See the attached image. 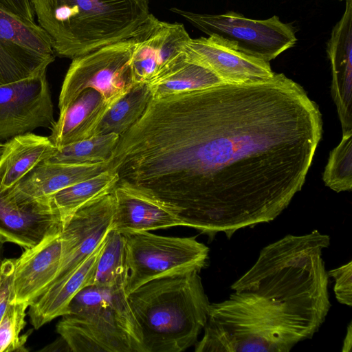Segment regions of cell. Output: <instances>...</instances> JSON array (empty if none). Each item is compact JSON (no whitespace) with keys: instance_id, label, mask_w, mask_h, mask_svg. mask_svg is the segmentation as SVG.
Returning a JSON list of instances; mask_svg holds the SVG:
<instances>
[{"instance_id":"cell-17","label":"cell","mask_w":352,"mask_h":352,"mask_svg":"<svg viewBox=\"0 0 352 352\" xmlns=\"http://www.w3.org/2000/svg\"><path fill=\"white\" fill-rule=\"evenodd\" d=\"M61 258V232L25 249L15 262L13 287L16 301L30 306L43 294L55 278Z\"/></svg>"},{"instance_id":"cell-16","label":"cell","mask_w":352,"mask_h":352,"mask_svg":"<svg viewBox=\"0 0 352 352\" xmlns=\"http://www.w3.org/2000/svg\"><path fill=\"white\" fill-rule=\"evenodd\" d=\"M113 194L111 230L125 233L184 226L172 206L140 188L118 182Z\"/></svg>"},{"instance_id":"cell-29","label":"cell","mask_w":352,"mask_h":352,"mask_svg":"<svg viewBox=\"0 0 352 352\" xmlns=\"http://www.w3.org/2000/svg\"><path fill=\"white\" fill-rule=\"evenodd\" d=\"M26 302L12 300L0 321V352L24 351L28 334L21 336L25 326Z\"/></svg>"},{"instance_id":"cell-13","label":"cell","mask_w":352,"mask_h":352,"mask_svg":"<svg viewBox=\"0 0 352 352\" xmlns=\"http://www.w3.org/2000/svg\"><path fill=\"white\" fill-rule=\"evenodd\" d=\"M114 209L112 192L81 207L64 223L61 263L48 288L69 276L96 250L111 230Z\"/></svg>"},{"instance_id":"cell-35","label":"cell","mask_w":352,"mask_h":352,"mask_svg":"<svg viewBox=\"0 0 352 352\" xmlns=\"http://www.w3.org/2000/svg\"><path fill=\"white\" fill-rule=\"evenodd\" d=\"M4 147H5V144H2L1 142H0V157L3 151Z\"/></svg>"},{"instance_id":"cell-19","label":"cell","mask_w":352,"mask_h":352,"mask_svg":"<svg viewBox=\"0 0 352 352\" xmlns=\"http://www.w3.org/2000/svg\"><path fill=\"white\" fill-rule=\"evenodd\" d=\"M108 169L109 161L85 164L43 161L10 190L25 197H47Z\"/></svg>"},{"instance_id":"cell-14","label":"cell","mask_w":352,"mask_h":352,"mask_svg":"<svg viewBox=\"0 0 352 352\" xmlns=\"http://www.w3.org/2000/svg\"><path fill=\"white\" fill-rule=\"evenodd\" d=\"M51 197L31 198L12 190L0 192V241L28 249L62 231Z\"/></svg>"},{"instance_id":"cell-3","label":"cell","mask_w":352,"mask_h":352,"mask_svg":"<svg viewBox=\"0 0 352 352\" xmlns=\"http://www.w3.org/2000/svg\"><path fill=\"white\" fill-rule=\"evenodd\" d=\"M288 305L249 292L210 303L196 352H288L320 328Z\"/></svg>"},{"instance_id":"cell-27","label":"cell","mask_w":352,"mask_h":352,"mask_svg":"<svg viewBox=\"0 0 352 352\" xmlns=\"http://www.w3.org/2000/svg\"><path fill=\"white\" fill-rule=\"evenodd\" d=\"M119 139L120 135L114 133L94 135L56 148L52 156L45 161L63 164L108 162Z\"/></svg>"},{"instance_id":"cell-26","label":"cell","mask_w":352,"mask_h":352,"mask_svg":"<svg viewBox=\"0 0 352 352\" xmlns=\"http://www.w3.org/2000/svg\"><path fill=\"white\" fill-rule=\"evenodd\" d=\"M224 82L205 66L186 59L170 74L149 85L153 98L209 88Z\"/></svg>"},{"instance_id":"cell-11","label":"cell","mask_w":352,"mask_h":352,"mask_svg":"<svg viewBox=\"0 0 352 352\" xmlns=\"http://www.w3.org/2000/svg\"><path fill=\"white\" fill-rule=\"evenodd\" d=\"M131 38L135 85L153 83L180 67L186 59L184 45L190 37L183 24L160 21L151 13Z\"/></svg>"},{"instance_id":"cell-1","label":"cell","mask_w":352,"mask_h":352,"mask_svg":"<svg viewBox=\"0 0 352 352\" xmlns=\"http://www.w3.org/2000/svg\"><path fill=\"white\" fill-rule=\"evenodd\" d=\"M322 132L319 107L283 74L152 98L109 168L212 239L270 222L303 186Z\"/></svg>"},{"instance_id":"cell-15","label":"cell","mask_w":352,"mask_h":352,"mask_svg":"<svg viewBox=\"0 0 352 352\" xmlns=\"http://www.w3.org/2000/svg\"><path fill=\"white\" fill-rule=\"evenodd\" d=\"M183 50L187 60L208 68L224 82L263 80L275 74L270 63L245 55L214 36L190 38Z\"/></svg>"},{"instance_id":"cell-23","label":"cell","mask_w":352,"mask_h":352,"mask_svg":"<svg viewBox=\"0 0 352 352\" xmlns=\"http://www.w3.org/2000/svg\"><path fill=\"white\" fill-rule=\"evenodd\" d=\"M118 175L108 169L91 178L75 184L50 196L63 226L78 209L112 192L119 182Z\"/></svg>"},{"instance_id":"cell-12","label":"cell","mask_w":352,"mask_h":352,"mask_svg":"<svg viewBox=\"0 0 352 352\" xmlns=\"http://www.w3.org/2000/svg\"><path fill=\"white\" fill-rule=\"evenodd\" d=\"M55 122L46 72L0 85V139H11Z\"/></svg>"},{"instance_id":"cell-18","label":"cell","mask_w":352,"mask_h":352,"mask_svg":"<svg viewBox=\"0 0 352 352\" xmlns=\"http://www.w3.org/2000/svg\"><path fill=\"white\" fill-rule=\"evenodd\" d=\"M327 52L332 72L331 95L342 134L352 132V0L333 27Z\"/></svg>"},{"instance_id":"cell-34","label":"cell","mask_w":352,"mask_h":352,"mask_svg":"<svg viewBox=\"0 0 352 352\" xmlns=\"http://www.w3.org/2000/svg\"><path fill=\"white\" fill-rule=\"evenodd\" d=\"M3 243H2L0 241V262L2 260L1 258H2V255H3Z\"/></svg>"},{"instance_id":"cell-28","label":"cell","mask_w":352,"mask_h":352,"mask_svg":"<svg viewBox=\"0 0 352 352\" xmlns=\"http://www.w3.org/2000/svg\"><path fill=\"white\" fill-rule=\"evenodd\" d=\"M327 186L337 192L352 188V132L342 134V140L329 154L322 174Z\"/></svg>"},{"instance_id":"cell-5","label":"cell","mask_w":352,"mask_h":352,"mask_svg":"<svg viewBox=\"0 0 352 352\" xmlns=\"http://www.w3.org/2000/svg\"><path fill=\"white\" fill-rule=\"evenodd\" d=\"M59 57L73 59L132 37L150 15L148 0H29Z\"/></svg>"},{"instance_id":"cell-30","label":"cell","mask_w":352,"mask_h":352,"mask_svg":"<svg viewBox=\"0 0 352 352\" xmlns=\"http://www.w3.org/2000/svg\"><path fill=\"white\" fill-rule=\"evenodd\" d=\"M334 281L335 296L342 305H352V261L327 272Z\"/></svg>"},{"instance_id":"cell-9","label":"cell","mask_w":352,"mask_h":352,"mask_svg":"<svg viewBox=\"0 0 352 352\" xmlns=\"http://www.w3.org/2000/svg\"><path fill=\"white\" fill-rule=\"evenodd\" d=\"M102 46L72 59L65 76L58 108L65 110L87 89L98 91L113 106L133 87L131 38Z\"/></svg>"},{"instance_id":"cell-20","label":"cell","mask_w":352,"mask_h":352,"mask_svg":"<svg viewBox=\"0 0 352 352\" xmlns=\"http://www.w3.org/2000/svg\"><path fill=\"white\" fill-rule=\"evenodd\" d=\"M112 106L94 89L83 91L65 110L51 129L50 140L56 148L87 139Z\"/></svg>"},{"instance_id":"cell-31","label":"cell","mask_w":352,"mask_h":352,"mask_svg":"<svg viewBox=\"0 0 352 352\" xmlns=\"http://www.w3.org/2000/svg\"><path fill=\"white\" fill-rule=\"evenodd\" d=\"M16 258H6L0 262V321L9 303L16 300L13 279Z\"/></svg>"},{"instance_id":"cell-6","label":"cell","mask_w":352,"mask_h":352,"mask_svg":"<svg viewBox=\"0 0 352 352\" xmlns=\"http://www.w3.org/2000/svg\"><path fill=\"white\" fill-rule=\"evenodd\" d=\"M56 331L73 352H145L125 285L82 289Z\"/></svg>"},{"instance_id":"cell-22","label":"cell","mask_w":352,"mask_h":352,"mask_svg":"<svg viewBox=\"0 0 352 352\" xmlns=\"http://www.w3.org/2000/svg\"><path fill=\"white\" fill-rule=\"evenodd\" d=\"M56 150L49 137L31 132L10 139L0 157V192L14 188Z\"/></svg>"},{"instance_id":"cell-24","label":"cell","mask_w":352,"mask_h":352,"mask_svg":"<svg viewBox=\"0 0 352 352\" xmlns=\"http://www.w3.org/2000/svg\"><path fill=\"white\" fill-rule=\"evenodd\" d=\"M152 98L148 85H133L124 97L109 109L92 136L111 133L120 136L141 118Z\"/></svg>"},{"instance_id":"cell-2","label":"cell","mask_w":352,"mask_h":352,"mask_svg":"<svg viewBox=\"0 0 352 352\" xmlns=\"http://www.w3.org/2000/svg\"><path fill=\"white\" fill-rule=\"evenodd\" d=\"M330 243V236L317 230L287 234L265 246L254 264L230 288L286 304L322 326L331 308L322 258V251Z\"/></svg>"},{"instance_id":"cell-25","label":"cell","mask_w":352,"mask_h":352,"mask_svg":"<svg viewBox=\"0 0 352 352\" xmlns=\"http://www.w3.org/2000/svg\"><path fill=\"white\" fill-rule=\"evenodd\" d=\"M128 274L122 234L110 230L87 286H126Z\"/></svg>"},{"instance_id":"cell-7","label":"cell","mask_w":352,"mask_h":352,"mask_svg":"<svg viewBox=\"0 0 352 352\" xmlns=\"http://www.w3.org/2000/svg\"><path fill=\"white\" fill-rule=\"evenodd\" d=\"M122 234L129 272L127 294L160 277L192 270L200 272L208 263V247L195 236H166L148 231Z\"/></svg>"},{"instance_id":"cell-21","label":"cell","mask_w":352,"mask_h":352,"mask_svg":"<svg viewBox=\"0 0 352 352\" xmlns=\"http://www.w3.org/2000/svg\"><path fill=\"white\" fill-rule=\"evenodd\" d=\"M105 239L96 250L69 276L49 287L29 306L28 314L35 329L65 315L73 298L87 287Z\"/></svg>"},{"instance_id":"cell-32","label":"cell","mask_w":352,"mask_h":352,"mask_svg":"<svg viewBox=\"0 0 352 352\" xmlns=\"http://www.w3.org/2000/svg\"><path fill=\"white\" fill-rule=\"evenodd\" d=\"M0 7L34 21V14L29 0H0Z\"/></svg>"},{"instance_id":"cell-4","label":"cell","mask_w":352,"mask_h":352,"mask_svg":"<svg viewBox=\"0 0 352 352\" xmlns=\"http://www.w3.org/2000/svg\"><path fill=\"white\" fill-rule=\"evenodd\" d=\"M127 298L145 352H182L195 345L210 305L196 270L150 280Z\"/></svg>"},{"instance_id":"cell-33","label":"cell","mask_w":352,"mask_h":352,"mask_svg":"<svg viewBox=\"0 0 352 352\" xmlns=\"http://www.w3.org/2000/svg\"><path fill=\"white\" fill-rule=\"evenodd\" d=\"M352 346V324L351 321L348 324L346 328V336L343 340V344L342 348V352H350Z\"/></svg>"},{"instance_id":"cell-10","label":"cell","mask_w":352,"mask_h":352,"mask_svg":"<svg viewBox=\"0 0 352 352\" xmlns=\"http://www.w3.org/2000/svg\"><path fill=\"white\" fill-rule=\"evenodd\" d=\"M55 56L39 25L0 7V85L46 72Z\"/></svg>"},{"instance_id":"cell-8","label":"cell","mask_w":352,"mask_h":352,"mask_svg":"<svg viewBox=\"0 0 352 352\" xmlns=\"http://www.w3.org/2000/svg\"><path fill=\"white\" fill-rule=\"evenodd\" d=\"M208 36L217 38L249 56L270 63L296 42V29L274 15L251 19L232 11L222 14H199L170 9Z\"/></svg>"}]
</instances>
